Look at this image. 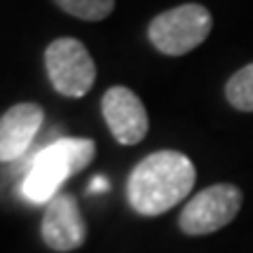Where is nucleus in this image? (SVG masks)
<instances>
[{
    "label": "nucleus",
    "instance_id": "obj_1",
    "mask_svg": "<svg viewBox=\"0 0 253 253\" xmlns=\"http://www.w3.org/2000/svg\"><path fill=\"white\" fill-rule=\"evenodd\" d=\"M197 171L188 155L157 150L136 164L126 181L129 207L138 216H162L190 195Z\"/></svg>",
    "mask_w": 253,
    "mask_h": 253
},
{
    "label": "nucleus",
    "instance_id": "obj_2",
    "mask_svg": "<svg viewBox=\"0 0 253 253\" xmlns=\"http://www.w3.org/2000/svg\"><path fill=\"white\" fill-rule=\"evenodd\" d=\"M96 157V143L91 138H59L33 155L21 183V197L31 204H49L59 188L73 173L89 167Z\"/></svg>",
    "mask_w": 253,
    "mask_h": 253
},
{
    "label": "nucleus",
    "instance_id": "obj_3",
    "mask_svg": "<svg viewBox=\"0 0 253 253\" xmlns=\"http://www.w3.org/2000/svg\"><path fill=\"white\" fill-rule=\"evenodd\" d=\"M213 19L204 5L185 2L157 14L148 26V40L167 56H183L197 49L211 33Z\"/></svg>",
    "mask_w": 253,
    "mask_h": 253
},
{
    "label": "nucleus",
    "instance_id": "obj_4",
    "mask_svg": "<svg viewBox=\"0 0 253 253\" xmlns=\"http://www.w3.org/2000/svg\"><path fill=\"white\" fill-rule=\"evenodd\" d=\"M49 82L61 96L80 99L96 82V63L78 38H56L45 49Z\"/></svg>",
    "mask_w": 253,
    "mask_h": 253
},
{
    "label": "nucleus",
    "instance_id": "obj_5",
    "mask_svg": "<svg viewBox=\"0 0 253 253\" xmlns=\"http://www.w3.org/2000/svg\"><path fill=\"white\" fill-rule=\"evenodd\" d=\"M242 202H244L242 188H237L235 183H216L188 199V204L181 211L178 225L190 237L211 235L235 220Z\"/></svg>",
    "mask_w": 253,
    "mask_h": 253
},
{
    "label": "nucleus",
    "instance_id": "obj_6",
    "mask_svg": "<svg viewBox=\"0 0 253 253\" xmlns=\"http://www.w3.org/2000/svg\"><path fill=\"white\" fill-rule=\"evenodd\" d=\"M101 113L108 125L113 138L120 145H136L141 143L148 134V110L138 94L125 84L110 87L101 99Z\"/></svg>",
    "mask_w": 253,
    "mask_h": 253
},
{
    "label": "nucleus",
    "instance_id": "obj_7",
    "mask_svg": "<svg viewBox=\"0 0 253 253\" xmlns=\"http://www.w3.org/2000/svg\"><path fill=\"white\" fill-rule=\"evenodd\" d=\"M40 235L52 251L68 253L84 244L87 223L82 218L80 204L71 195H56L45 209Z\"/></svg>",
    "mask_w": 253,
    "mask_h": 253
},
{
    "label": "nucleus",
    "instance_id": "obj_8",
    "mask_svg": "<svg viewBox=\"0 0 253 253\" xmlns=\"http://www.w3.org/2000/svg\"><path fill=\"white\" fill-rule=\"evenodd\" d=\"M45 113L38 103H14L0 115V162H17L31 148Z\"/></svg>",
    "mask_w": 253,
    "mask_h": 253
},
{
    "label": "nucleus",
    "instance_id": "obj_9",
    "mask_svg": "<svg viewBox=\"0 0 253 253\" xmlns=\"http://www.w3.org/2000/svg\"><path fill=\"white\" fill-rule=\"evenodd\" d=\"M225 99L232 108L244 110V113H253V63L239 68L227 80Z\"/></svg>",
    "mask_w": 253,
    "mask_h": 253
},
{
    "label": "nucleus",
    "instance_id": "obj_10",
    "mask_svg": "<svg viewBox=\"0 0 253 253\" xmlns=\"http://www.w3.org/2000/svg\"><path fill=\"white\" fill-rule=\"evenodd\" d=\"M56 7L82 21H101L113 14L115 0H54Z\"/></svg>",
    "mask_w": 253,
    "mask_h": 253
},
{
    "label": "nucleus",
    "instance_id": "obj_11",
    "mask_svg": "<svg viewBox=\"0 0 253 253\" xmlns=\"http://www.w3.org/2000/svg\"><path fill=\"white\" fill-rule=\"evenodd\" d=\"M89 190H91V192H106V190H108V183H106V178H103V176H96V178L91 181Z\"/></svg>",
    "mask_w": 253,
    "mask_h": 253
}]
</instances>
